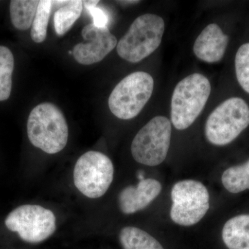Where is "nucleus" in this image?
Instances as JSON below:
<instances>
[{
	"instance_id": "12",
	"label": "nucleus",
	"mask_w": 249,
	"mask_h": 249,
	"mask_svg": "<svg viewBox=\"0 0 249 249\" xmlns=\"http://www.w3.org/2000/svg\"><path fill=\"white\" fill-rule=\"evenodd\" d=\"M229 37L217 24H210L196 37L193 52L198 59L207 63H215L224 57Z\"/></svg>"
},
{
	"instance_id": "4",
	"label": "nucleus",
	"mask_w": 249,
	"mask_h": 249,
	"mask_svg": "<svg viewBox=\"0 0 249 249\" xmlns=\"http://www.w3.org/2000/svg\"><path fill=\"white\" fill-rule=\"evenodd\" d=\"M249 126V105L242 98H229L208 117L205 136L210 143L223 146L235 140Z\"/></svg>"
},
{
	"instance_id": "9",
	"label": "nucleus",
	"mask_w": 249,
	"mask_h": 249,
	"mask_svg": "<svg viewBox=\"0 0 249 249\" xmlns=\"http://www.w3.org/2000/svg\"><path fill=\"white\" fill-rule=\"evenodd\" d=\"M5 225L11 231L18 232L24 242L37 244L51 237L56 229V219L50 210L39 205L26 204L10 213Z\"/></svg>"
},
{
	"instance_id": "18",
	"label": "nucleus",
	"mask_w": 249,
	"mask_h": 249,
	"mask_svg": "<svg viewBox=\"0 0 249 249\" xmlns=\"http://www.w3.org/2000/svg\"><path fill=\"white\" fill-rule=\"evenodd\" d=\"M14 57L8 47L0 46V101L9 99L12 90Z\"/></svg>"
},
{
	"instance_id": "19",
	"label": "nucleus",
	"mask_w": 249,
	"mask_h": 249,
	"mask_svg": "<svg viewBox=\"0 0 249 249\" xmlns=\"http://www.w3.org/2000/svg\"><path fill=\"white\" fill-rule=\"evenodd\" d=\"M52 5V1L42 0L37 6L31 31V39L36 43L44 42L47 37V27Z\"/></svg>"
},
{
	"instance_id": "15",
	"label": "nucleus",
	"mask_w": 249,
	"mask_h": 249,
	"mask_svg": "<svg viewBox=\"0 0 249 249\" xmlns=\"http://www.w3.org/2000/svg\"><path fill=\"white\" fill-rule=\"evenodd\" d=\"M119 240L124 249H164L155 237L137 227L121 229Z\"/></svg>"
},
{
	"instance_id": "13",
	"label": "nucleus",
	"mask_w": 249,
	"mask_h": 249,
	"mask_svg": "<svg viewBox=\"0 0 249 249\" xmlns=\"http://www.w3.org/2000/svg\"><path fill=\"white\" fill-rule=\"evenodd\" d=\"M222 239L229 249H249V214L228 220L223 227Z\"/></svg>"
},
{
	"instance_id": "22",
	"label": "nucleus",
	"mask_w": 249,
	"mask_h": 249,
	"mask_svg": "<svg viewBox=\"0 0 249 249\" xmlns=\"http://www.w3.org/2000/svg\"><path fill=\"white\" fill-rule=\"evenodd\" d=\"M122 4H137V3H139V1H121Z\"/></svg>"
},
{
	"instance_id": "3",
	"label": "nucleus",
	"mask_w": 249,
	"mask_h": 249,
	"mask_svg": "<svg viewBox=\"0 0 249 249\" xmlns=\"http://www.w3.org/2000/svg\"><path fill=\"white\" fill-rule=\"evenodd\" d=\"M165 31L163 18L146 14L137 18L117 43L119 56L131 63L146 58L160 47Z\"/></svg>"
},
{
	"instance_id": "10",
	"label": "nucleus",
	"mask_w": 249,
	"mask_h": 249,
	"mask_svg": "<svg viewBox=\"0 0 249 249\" xmlns=\"http://www.w3.org/2000/svg\"><path fill=\"white\" fill-rule=\"evenodd\" d=\"M82 36L86 42L77 44L72 51L75 60L82 65L101 62L117 46V39L107 27H98L93 24L86 25Z\"/></svg>"
},
{
	"instance_id": "11",
	"label": "nucleus",
	"mask_w": 249,
	"mask_h": 249,
	"mask_svg": "<svg viewBox=\"0 0 249 249\" xmlns=\"http://www.w3.org/2000/svg\"><path fill=\"white\" fill-rule=\"evenodd\" d=\"M160 181L154 178L141 180L136 186L124 188L119 195V206L124 214H133L149 206L161 192Z\"/></svg>"
},
{
	"instance_id": "2",
	"label": "nucleus",
	"mask_w": 249,
	"mask_h": 249,
	"mask_svg": "<svg viewBox=\"0 0 249 249\" xmlns=\"http://www.w3.org/2000/svg\"><path fill=\"white\" fill-rule=\"evenodd\" d=\"M211 92L209 80L201 73H193L180 80L171 98L170 117L178 130L191 127L203 111Z\"/></svg>"
},
{
	"instance_id": "21",
	"label": "nucleus",
	"mask_w": 249,
	"mask_h": 249,
	"mask_svg": "<svg viewBox=\"0 0 249 249\" xmlns=\"http://www.w3.org/2000/svg\"><path fill=\"white\" fill-rule=\"evenodd\" d=\"M99 1H83L85 9L93 18V24L98 27H107L109 18L104 10L97 7Z\"/></svg>"
},
{
	"instance_id": "6",
	"label": "nucleus",
	"mask_w": 249,
	"mask_h": 249,
	"mask_svg": "<svg viewBox=\"0 0 249 249\" xmlns=\"http://www.w3.org/2000/svg\"><path fill=\"white\" fill-rule=\"evenodd\" d=\"M172 124L168 118L157 116L143 126L131 145L136 161L147 166L163 163L168 155L171 142Z\"/></svg>"
},
{
	"instance_id": "16",
	"label": "nucleus",
	"mask_w": 249,
	"mask_h": 249,
	"mask_svg": "<svg viewBox=\"0 0 249 249\" xmlns=\"http://www.w3.org/2000/svg\"><path fill=\"white\" fill-rule=\"evenodd\" d=\"M83 1H67L54 14V27L57 35H65L70 31L83 11Z\"/></svg>"
},
{
	"instance_id": "1",
	"label": "nucleus",
	"mask_w": 249,
	"mask_h": 249,
	"mask_svg": "<svg viewBox=\"0 0 249 249\" xmlns=\"http://www.w3.org/2000/svg\"><path fill=\"white\" fill-rule=\"evenodd\" d=\"M27 134L31 144L46 153L53 155L62 151L69 137L63 113L52 103L39 104L28 118Z\"/></svg>"
},
{
	"instance_id": "8",
	"label": "nucleus",
	"mask_w": 249,
	"mask_h": 249,
	"mask_svg": "<svg viewBox=\"0 0 249 249\" xmlns=\"http://www.w3.org/2000/svg\"><path fill=\"white\" fill-rule=\"evenodd\" d=\"M171 199L170 218L175 224L183 227L197 224L210 207L209 191L196 180H183L175 183L172 188Z\"/></svg>"
},
{
	"instance_id": "20",
	"label": "nucleus",
	"mask_w": 249,
	"mask_h": 249,
	"mask_svg": "<svg viewBox=\"0 0 249 249\" xmlns=\"http://www.w3.org/2000/svg\"><path fill=\"white\" fill-rule=\"evenodd\" d=\"M235 68L237 82L249 93V42L239 47L235 55Z\"/></svg>"
},
{
	"instance_id": "17",
	"label": "nucleus",
	"mask_w": 249,
	"mask_h": 249,
	"mask_svg": "<svg viewBox=\"0 0 249 249\" xmlns=\"http://www.w3.org/2000/svg\"><path fill=\"white\" fill-rule=\"evenodd\" d=\"M223 186L236 194L249 190V160L243 164L228 168L222 175Z\"/></svg>"
},
{
	"instance_id": "7",
	"label": "nucleus",
	"mask_w": 249,
	"mask_h": 249,
	"mask_svg": "<svg viewBox=\"0 0 249 249\" xmlns=\"http://www.w3.org/2000/svg\"><path fill=\"white\" fill-rule=\"evenodd\" d=\"M114 165L102 152H85L77 160L73 170L75 186L85 196L91 199L106 194L114 179Z\"/></svg>"
},
{
	"instance_id": "14",
	"label": "nucleus",
	"mask_w": 249,
	"mask_h": 249,
	"mask_svg": "<svg viewBox=\"0 0 249 249\" xmlns=\"http://www.w3.org/2000/svg\"><path fill=\"white\" fill-rule=\"evenodd\" d=\"M40 1L13 0L10 2L11 22L16 29L26 31L32 27Z\"/></svg>"
},
{
	"instance_id": "5",
	"label": "nucleus",
	"mask_w": 249,
	"mask_h": 249,
	"mask_svg": "<svg viewBox=\"0 0 249 249\" xmlns=\"http://www.w3.org/2000/svg\"><path fill=\"white\" fill-rule=\"evenodd\" d=\"M154 86L153 78L147 72L136 71L124 77L108 100L111 113L122 120L134 119L151 98Z\"/></svg>"
}]
</instances>
